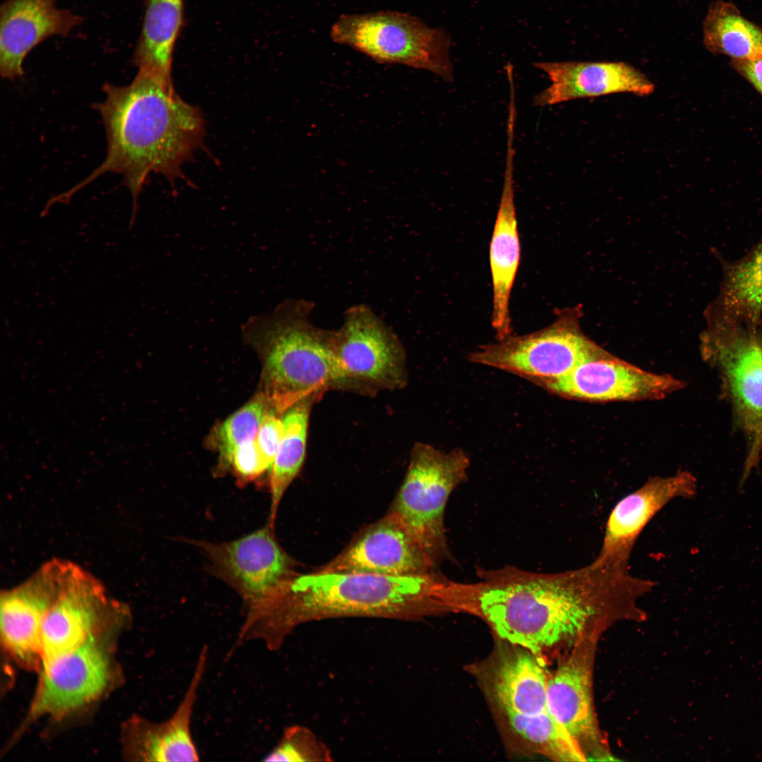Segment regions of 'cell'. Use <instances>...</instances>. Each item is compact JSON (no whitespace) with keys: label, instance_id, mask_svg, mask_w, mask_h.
<instances>
[{"label":"cell","instance_id":"obj_1","mask_svg":"<svg viewBox=\"0 0 762 762\" xmlns=\"http://www.w3.org/2000/svg\"><path fill=\"white\" fill-rule=\"evenodd\" d=\"M479 581H448L446 604L479 615L500 637L537 657L613 612L631 610L646 587L629 567L594 560L558 573L514 567L479 570Z\"/></svg>","mask_w":762,"mask_h":762},{"label":"cell","instance_id":"obj_2","mask_svg":"<svg viewBox=\"0 0 762 762\" xmlns=\"http://www.w3.org/2000/svg\"><path fill=\"white\" fill-rule=\"evenodd\" d=\"M102 88L105 98L95 107L105 128L107 156L85 180L52 201L67 202L99 176L116 173L132 197L131 227L150 174H162L171 183L180 177L182 165L202 143L204 120L198 107L177 95L171 77L138 69L130 84L106 83Z\"/></svg>","mask_w":762,"mask_h":762},{"label":"cell","instance_id":"obj_3","mask_svg":"<svg viewBox=\"0 0 762 762\" xmlns=\"http://www.w3.org/2000/svg\"><path fill=\"white\" fill-rule=\"evenodd\" d=\"M447 579L435 572L418 575L363 572L295 573L253 622L254 637L279 651L299 625L335 617L409 619L446 609Z\"/></svg>","mask_w":762,"mask_h":762},{"label":"cell","instance_id":"obj_4","mask_svg":"<svg viewBox=\"0 0 762 762\" xmlns=\"http://www.w3.org/2000/svg\"><path fill=\"white\" fill-rule=\"evenodd\" d=\"M310 313L307 302L286 300L271 313L249 318L241 327L243 341L261 364L258 391L280 413L304 399L320 401L329 390H348L334 331L314 326Z\"/></svg>","mask_w":762,"mask_h":762},{"label":"cell","instance_id":"obj_5","mask_svg":"<svg viewBox=\"0 0 762 762\" xmlns=\"http://www.w3.org/2000/svg\"><path fill=\"white\" fill-rule=\"evenodd\" d=\"M468 454L416 443L403 483L389 512L396 515L436 567L450 559L444 515L453 490L467 480Z\"/></svg>","mask_w":762,"mask_h":762},{"label":"cell","instance_id":"obj_6","mask_svg":"<svg viewBox=\"0 0 762 762\" xmlns=\"http://www.w3.org/2000/svg\"><path fill=\"white\" fill-rule=\"evenodd\" d=\"M330 37L380 63L425 69L447 82L453 79L449 35L409 13L344 14L332 25Z\"/></svg>","mask_w":762,"mask_h":762},{"label":"cell","instance_id":"obj_7","mask_svg":"<svg viewBox=\"0 0 762 762\" xmlns=\"http://www.w3.org/2000/svg\"><path fill=\"white\" fill-rule=\"evenodd\" d=\"M547 679L540 658L524 649L495 670V701L514 732L536 751L555 761H585L580 744L550 710Z\"/></svg>","mask_w":762,"mask_h":762},{"label":"cell","instance_id":"obj_8","mask_svg":"<svg viewBox=\"0 0 762 762\" xmlns=\"http://www.w3.org/2000/svg\"><path fill=\"white\" fill-rule=\"evenodd\" d=\"M576 308L557 310L555 321L540 330L509 335L468 355L474 363L500 369L533 384L559 378L602 349L579 327Z\"/></svg>","mask_w":762,"mask_h":762},{"label":"cell","instance_id":"obj_9","mask_svg":"<svg viewBox=\"0 0 762 762\" xmlns=\"http://www.w3.org/2000/svg\"><path fill=\"white\" fill-rule=\"evenodd\" d=\"M189 542L204 553L209 572L240 596L245 619L265 608L280 587L296 573V562L279 545L274 527L268 522L231 541Z\"/></svg>","mask_w":762,"mask_h":762},{"label":"cell","instance_id":"obj_10","mask_svg":"<svg viewBox=\"0 0 762 762\" xmlns=\"http://www.w3.org/2000/svg\"><path fill=\"white\" fill-rule=\"evenodd\" d=\"M334 343L349 391L373 395L407 385L401 341L367 306H356L346 312L342 326L334 331Z\"/></svg>","mask_w":762,"mask_h":762},{"label":"cell","instance_id":"obj_11","mask_svg":"<svg viewBox=\"0 0 762 762\" xmlns=\"http://www.w3.org/2000/svg\"><path fill=\"white\" fill-rule=\"evenodd\" d=\"M703 340L704 356L718 362L748 439L744 483L762 449V338L756 326L736 325L708 327Z\"/></svg>","mask_w":762,"mask_h":762},{"label":"cell","instance_id":"obj_12","mask_svg":"<svg viewBox=\"0 0 762 762\" xmlns=\"http://www.w3.org/2000/svg\"><path fill=\"white\" fill-rule=\"evenodd\" d=\"M114 622L77 648L43 663L28 720L42 715L63 717L97 699L112 677L111 636Z\"/></svg>","mask_w":762,"mask_h":762},{"label":"cell","instance_id":"obj_13","mask_svg":"<svg viewBox=\"0 0 762 762\" xmlns=\"http://www.w3.org/2000/svg\"><path fill=\"white\" fill-rule=\"evenodd\" d=\"M126 611L101 581L75 564L44 618L41 665L77 648L97 631L122 619Z\"/></svg>","mask_w":762,"mask_h":762},{"label":"cell","instance_id":"obj_14","mask_svg":"<svg viewBox=\"0 0 762 762\" xmlns=\"http://www.w3.org/2000/svg\"><path fill=\"white\" fill-rule=\"evenodd\" d=\"M73 565L67 560L52 559L27 579L1 593L2 644L23 666L40 667L42 622Z\"/></svg>","mask_w":762,"mask_h":762},{"label":"cell","instance_id":"obj_15","mask_svg":"<svg viewBox=\"0 0 762 762\" xmlns=\"http://www.w3.org/2000/svg\"><path fill=\"white\" fill-rule=\"evenodd\" d=\"M684 385L670 375L646 371L603 349L565 375L538 385L563 398L592 402L661 399Z\"/></svg>","mask_w":762,"mask_h":762},{"label":"cell","instance_id":"obj_16","mask_svg":"<svg viewBox=\"0 0 762 762\" xmlns=\"http://www.w3.org/2000/svg\"><path fill=\"white\" fill-rule=\"evenodd\" d=\"M435 569L399 519L388 512L360 531L337 556L316 571L399 576L426 574Z\"/></svg>","mask_w":762,"mask_h":762},{"label":"cell","instance_id":"obj_17","mask_svg":"<svg viewBox=\"0 0 762 762\" xmlns=\"http://www.w3.org/2000/svg\"><path fill=\"white\" fill-rule=\"evenodd\" d=\"M696 480L688 471L649 478L621 499L607 518L596 560L629 567L634 545L645 527L667 503L677 497H694Z\"/></svg>","mask_w":762,"mask_h":762},{"label":"cell","instance_id":"obj_18","mask_svg":"<svg viewBox=\"0 0 762 762\" xmlns=\"http://www.w3.org/2000/svg\"><path fill=\"white\" fill-rule=\"evenodd\" d=\"M533 66L552 82L534 97L537 107L622 92L648 96L655 90L642 72L621 61L535 62Z\"/></svg>","mask_w":762,"mask_h":762},{"label":"cell","instance_id":"obj_19","mask_svg":"<svg viewBox=\"0 0 762 762\" xmlns=\"http://www.w3.org/2000/svg\"><path fill=\"white\" fill-rule=\"evenodd\" d=\"M56 0H6L0 12V73L8 79L24 74L23 61L39 43L54 36H66L81 22L71 11L56 6Z\"/></svg>","mask_w":762,"mask_h":762},{"label":"cell","instance_id":"obj_20","mask_svg":"<svg viewBox=\"0 0 762 762\" xmlns=\"http://www.w3.org/2000/svg\"><path fill=\"white\" fill-rule=\"evenodd\" d=\"M514 132L507 133L502 195L490 244L492 285V325L499 339L510 335L509 300L520 262V242L514 203Z\"/></svg>","mask_w":762,"mask_h":762},{"label":"cell","instance_id":"obj_21","mask_svg":"<svg viewBox=\"0 0 762 762\" xmlns=\"http://www.w3.org/2000/svg\"><path fill=\"white\" fill-rule=\"evenodd\" d=\"M209 648L202 646L186 690L172 715L159 722L135 720L134 755L138 760L157 762H195L200 754L192 734V720L198 691L205 675Z\"/></svg>","mask_w":762,"mask_h":762},{"label":"cell","instance_id":"obj_22","mask_svg":"<svg viewBox=\"0 0 762 762\" xmlns=\"http://www.w3.org/2000/svg\"><path fill=\"white\" fill-rule=\"evenodd\" d=\"M591 679L588 658L577 650L547 679L550 710L580 746L601 739L593 704Z\"/></svg>","mask_w":762,"mask_h":762},{"label":"cell","instance_id":"obj_23","mask_svg":"<svg viewBox=\"0 0 762 762\" xmlns=\"http://www.w3.org/2000/svg\"><path fill=\"white\" fill-rule=\"evenodd\" d=\"M762 313V241L725 266L720 292L707 315L708 327L756 326Z\"/></svg>","mask_w":762,"mask_h":762},{"label":"cell","instance_id":"obj_24","mask_svg":"<svg viewBox=\"0 0 762 762\" xmlns=\"http://www.w3.org/2000/svg\"><path fill=\"white\" fill-rule=\"evenodd\" d=\"M183 0H147L133 56L138 69L171 77L173 52L183 18Z\"/></svg>","mask_w":762,"mask_h":762},{"label":"cell","instance_id":"obj_25","mask_svg":"<svg viewBox=\"0 0 762 762\" xmlns=\"http://www.w3.org/2000/svg\"><path fill=\"white\" fill-rule=\"evenodd\" d=\"M318 401L314 397L304 399L282 415L283 434L267 480L271 500L267 522L274 527L280 502L303 466L310 414Z\"/></svg>","mask_w":762,"mask_h":762},{"label":"cell","instance_id":"obj_26","mask_svg":"<svg viewBox=\"0 0 762 762\" xmlns=\"http://www.w3.org/2000/svg\"><path fill=\"white\" fill-rule=\"evenodd\" d=\"M708 51L731 59L762 58V28L744 17L732 3L716 0L709 6L703 23Z\"/></svg>","mask_w":762,"mask_h":762},{"label":"cell","instance_id":"obj_27","mask_svg":"<svg viewBox=\"0 0 762 762\" xmlns=\"http://www.w3.org/2000/svg\"><path fill=\"white\" fill-rule=\"evenodd\" d=\"M270 406L267 397L258 390L242 407L212 430L207 445L218 455L214 474L220 476L229 471L234 452L244 442L256 437L263 417Z\"/></svg>","mask_w":762,"mask_h":762},{"label":"cell","instance_id":"obj_28","mask_svg":"<svg viewBox=\"0 0 762 762\" xmlns=\"http://www.w3.org/2000/svg\"><path fill=\"white\" fill-rule=\"evenodd\" d=\"M328 747L308 728L295 725L286 727L277 744L263 758V761L327 762L332 761Z\"/></svg>","mask_w":762,"mask_h":762},{"label":"cell","instance_id":"obj_29","mask_svg":"<svg viewBox=\"0 0 762 762\" xmlns=\"http://www.w3.org/2000/svg\"><path fill=\"white\" fill-rule=\"evenodd\" d=\"M270 466L261 453L256 442V437L247 441L238 447L232 455L229 471L236 480L240 487L252 482L260 480L266 476L268 480Z\"/></svg>","mask_w":762,"mask_h":762},{"label":"cell","instance_id":"obj_30","mask_svg":"<svg viewBox=\"0 0 762 762\" xmlns=\"http://www.w3.org/2000/svg\"><path fill=\"white\" fill-rule=\"evenodd\" d=\"M282 415L271 405L263 417L256 436L258 447L270 468L283 434Z\"/></svg>","mask_w":762,"mask_h":762},{"label":"cell","instance_id":"obj_31","mask_svg":"<svg viewBox=\"0 0 762 762\" xmlns=\"http://www.w3.org/2000/svg\"><path fill=\"white\" fill-rule=\"evenodd\" d=\"M730 66L762 96V58L753 60L731 59Z\"/></svg>","mask_w":762,"mask_h":762}]
</instances>
